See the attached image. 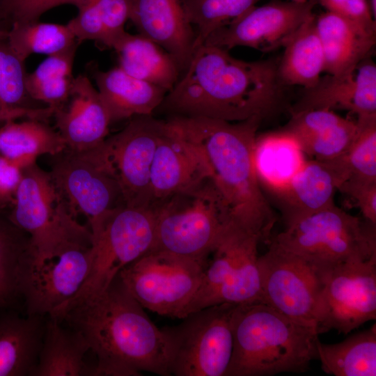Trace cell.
Wrapping results in <instances>:
<instances>
[{
  "label": "cell",
  "instance_id": "obj_1",
  "mask_svg": "<svg viewBox=\"0 0 376 376\" xmlns=\"http://www.w3.org/2000/svg\"><path fill=\"white\" fill-rule=\"evenodd\" d=\"M284 86L273 60L246 61L201 45L158 110L171 116H203L230 122L263 119L280 104Z\"/></svg>",
  "mask_w": 376,
  "mask_h": 376
},
{
  "label": "cell",
  "instance_id": "obj_2",
  "mask_svg": "<svg viewBox=\"0 0 376 376\" xmlns=\"http://www.w3.org/2000/svg\"><path fill=\"white\" fill-rule=\"evenodd\" d=\"M58 320L79 331L96 357L92 376L171 375L164 329L148 318L118 274L98 295L65 311Z\"/></svg>",
  "mask_w": 376,
  "mask_h": 376
},
{
  "label": "cell",
  "instance_id": "obj_3",
  "mask_svg": "<svg viewBox=\"0 0 376 376\" xmlns=\"http://www.w3.org/2000/svg\"><path fill=\"white\" fill-rule=\"evenodd\" d=\"M263 118L230 122L203 116H170L166 121L200 152L209 180L221 196L230 222L268 241L276 216L263 194L253 164V148Z\"/></svg>",
  "mask_w": 376,
  "mask_h": 376
},
{
  "label": "cell",
  "instance_id": "obj_4",
  "mask_svg": "<svg viewBox=\"0 0 376 376\" xmlns=\"http://www.w3.org/2000/svg\"><path fill=\"white\" fill-rule=\"evenodd\" d=\"M315 328L296 322L272 307L238 305L234 344L226 376H269L306 372L317 357Z\"/></svg>",
  "mask_w": 376,
  "mask_h": 376
},
{
  "label": "cell",
  "instance_id": "obj_5",
  "mask_svg": "<svg viewBox=\"0 0 376 376\" xmlns=\"http://www.w3.org/2000/svg\"><path fill=\"white\" fill-rule=\"evenodd\" d=\"M155 206L122 205L89 226L93 256L89 274L78 293L51 316L104 291L126 266L151 250L155 240Z\"/></svg>",
  "mask_w": 376,
  "mask_h": 376
},
{
  "label": "cell",
  "instance_id": "obj_6",
  "mask_svg": "<svg viewBox=\"0 0 376 376\" xmlns=\"http://www.w3.org/2000/svg\"><path fill=\"white\" fill-rule=\"evenodd\" d=\"M154 206L157 221L152 249L194 259L206 260L231 224L227 206L210 180Z\"/></svg>",
  "mask_w": 376,
  "mask_h": 376
},
{
  "label": "cell",
  "instance_id": "obj_7",
  "mask_svg": "<svg viewBox=\"0 0 376 376\" xmlns=\"http://www.w3.org/2000/svg\"><path fill=\"white\" fill-rule=\"evenodd\" d=\"M273 240L317 267L376 255V226L335 204L295 220Z\"/></svg>",
  "mask_w": 376,
  "mask_h": 376
},
{
  "label": "cell",
  "instance_id": "obj_8",
  "mask_svg": "<svg viewBox=\"0 0 376 376\" xmlns=\"http://www.w3.org/2000/svg\"><path fill=\"white\" fill-rule=\"evenodd\" d=\"M238 305L221 304L188 314L180 324L163 328L175 376H226L234 344Z\"/></svg>",
  "mask_w": 376,
  "mask_h": 376
},
{
  "label": "cell",
  "instance_id": "obj_9",
  "mask_svg": "<svg viewBox=\"0 0 376 376\" xmlns=\"http://www.w3.org/2000/svg\"><path fill=\"white\" fill-rule=\"evenodd\" d=\"M206 265V260L151 249L124 267L118 276L144 309L183 319Z\"/></svg>",
  "mask_w": 376,
  "mask_h": 376
},
{
  "label": "cell",
  "instance_id": "obj_10",
  "mask_svg": "<svg viewBox=\"0 0 376 376\" xmlns=\"http://www.w3.org/2000/svg\"><path fill=\"white\" fill-rule=\"evenodd\" d=\"M259 237L230 224L211 253L186 316L221 304L263 303L258 267Z\"/></svg>",
  "mask_w": 376,
  "mask_h": 376
},
{
  "label": "cell",
  "instance_id": "obj_11",
  "mask_svg": "<svg viewBox=\"0 0 376 376\" xmlns=\"http://www.w3.org/2000/svg\"><path fill=\"white\" fill-rule=\"evenodd\" d=\"M93 256L90 229L64 241L49 255L32 253L20 285L25 313L47 317L72 299L89 274Z\"/></svg>",
  "mask_w": 376,
  "mask_h": 376
},
{
  "label": "cell",
  "instance_id": "obj_12",
  "mask_svg": "<svg viewBox=\"0 0 376 376\" xmlns=\"http://www.w3.org/2000/svg\"><path fill=\"white\" fill-rule=\"evenodd\" d=\"M6 214L29 235L33 254L39 257L88 228L70 213L49 171L36 162L22 169L14 203Z\"/></svg>",
  "mask_w": 376,
  "mask_h": 376
},
{
  "label": "cell",
  "instance_id": "obj_13",
  "mask_svg": "<svg viewBox=\"0 0 376 376\" xmlns=\"http://www.w3.org/2000/svg\"><path fill=\"white\" fill-rule=\"evenodd\" d=\"M103 143L81 150L66 148L52 156L49 171L70 213L84 215L89 226L125 205Z\"/></svg>",
  "mask_w": 376,
  "mask_h": 376
},
{
  "label": "cell",
  "instance_id": "obj_14",
  "mask_svg": "<svg viewBox=\"0 0 376 376\" xmlns=\"http://www.w3.org/2000/svg\"><path fill=\"white\" fill-rule=\"evenodd\" d=\"M322 286L316 313L318 334H347L376 319V255L318 267Z\"/></svg>",
  "mask_w": 376,
  "mask_h": 376
},
{
  "label": "cell",
  "instance_id": "obj_15",
  "mask_svg": "<svg viewBox=\"0 0 376 376\" xmlns=\"http://www.w3.org/2000/svg\"><path fill=\"white\" fill-rule=\"evenodd\" d=\"M258 267L263 304L316 329L320 269L274 240L259 256Z\"/></svg>",
  "mask_w": 376,
  "mask_h": 376
},
{
  "label": "cell",
  "instance_id": "obj_16",
  "mask_svg": "<svg viewBox=\"0 0 376 376\" xmlns=\"http://www.w3.org/2000/svg\"><path fill=\"white\" fill-rule=\"evenodd\" d=\"M165 125L166 120L152 115L135 116L122 130L103 143L125 205L152 206L150 171Z\"/></svg>",
  "mask_w": 376,
  "mask_h": 376
},
{
  "label": "cell",
  "instance_id": "obj_17",
  "mask_svg": "<svg viewBox=\"0 0 376 376\" xmlns=\"http://www.w3.org/2000/svg\"><path fill=\"white\" fill-rule=\"evenodd\" d=\"M314 2L290 0L255 6L212 33L203 45L227 51L240 46L263 52L284 47L298 28L313 14Z\"/></svg>",
  "mask_w": 376,
  "mask_h": 376
},
{
  "label": "cell",
  "instance_id": "obj_18",
  "mask_svg": "<svg viewBox=\"0 0 376 376\" xmlns=\"http://www.w3.org/2000/svg\"><path fill=\"white\" fill-rule=\"evenodd\" d=\"M209 178L208 168L200 152L166 120L150 171L152 205L191 190Z\"/></svg>",
  "mask_w": 376,
  "mask_h": 376
},
{
  "label": "cell",
  "instance_id": "obj_19",
  "mask_svg": "<svg viewBox=\"0 0 376 376\" xmlns=\"http://www.w3.org/2000/svg\"><path fill=\"white\" fill-rule=\"evenodd\" d=\"M342 109L357 118L376 116V65L370 57L345 76L320 77L293 106L291 113L311 109Z\"/></svg>",
  "mask_w": 376,
  "mask_h": 376
},
{
  "label": "cell",
  "instance_id": "obj_20",
  "mask_svg": "<svg viewBox=\"0 0 376 376\" xmlns=\"http://www.w3.org/2000/svg\"><path fill=\"white\" fill-rule=\"evenodd\" d=\"M52 117L67 148L74 150L102 143L111 124L97 89L84 75L75 77L67 100L53 110Z\"/></svg>",
  "mask_w": 376,
  "mask_h": 376
},
{
  "label": "cell",
  "instance_id": "obj_21",
  "mask_svg": "<svg viewBox=\"0 0 376 376\" xmlns=\"http://www.w3.org/2000/svg\"><path fill=\"white\" fill-rule=\"evenodd\" d=\"M129 19L139 33L174 58L181 74L194 52L195 33L181 0H131Z\"/></svg>",
  "mask_w": 376,
  "mask_h": 376
},
{
  "label": "cell",
  "instance_id": "obj_22",
  "mask_svg": "<svg viewBox=\"0 0 376 376\" xmlns=\"http://www.w3.org/2000/svg\"><path fill=\"white\" fill-rule=\"evenodd\" d=\"M299 143L306 157L330 161L341 157L357 130L356 120L328 109H311L292 113L283 129Z\"/></svg>",
  "mask_w": 376,
  "mask_h": 376
},
{
  "label": "cell",
  "instance_id": "obj_23",
  "mask_svg": "<svg viewBox=\"0 0 376 376\" xmlns=\"http://www.w3.org/2000/svg\"><path fill=\"white\" fill-rule=\"evenodd\" d=\"M341 179L331 161L306 159L292 180L273 193L281 204L285 226L334 205Z\"/></svg>",
  "mask_w": 376,
  "mask_h": 376
},
{
  "label": "cell",
  "instance_id": "obj_24",
  "mask_svg": "<svg viewBox=\"0 0 376 376\" xmlns=\"http://www.w3.org/2000/svg\"><path fill=\"white\" fill-rule=\"evenodd\" d=\"M315 27L328 75L351 74L375 45L376 31L329 11L315 15Z\"/></svg>",
  "mask_w": 376,
  "mask_h": 376
},
{
  "label": "cell",
  "instance_id": "obj_25",
  "mask_svg": "<svg viewBox=\"0 0 376 376\" xmlns=\"http://www.w3.org/2000/svg\"><path fill=\"white\" fill-rule=\"evenodd\" d=\"M46 318L21 316L15 309H0V376H33Z\"/></svg>",
  "mask_w": 376,
  "mask_h": 376
},
{
  "label": "cell",
  "instance_id": "obj_26",
  "mask_svg": "<svg viewBox=\"0 0 376 376\" xmlns=\"http://www.w3.org/2000/svg\"><path fill=\"white\" fill-rule=\"evenodd\" d=\"M91 73L111 123L135 116L152 115L168 93L130 76L118 66L107 71L91 68Z\"/></svg>",
  "mask_w": 376,
  "mask_h": 376
},
{
  "label": "cell",
  "instance_id": "obj_27",
  "mask_svg": "<svg viewBox=\"0 0 376 376\" xmlns=\"http://www.w3.org/2000/svg\"><path fill=\"white\" fill-rule=\"evenodd\" d=\"M88 343L77 330L47 316L42 347L33 376H91L93 364L86 363Z\"/></svg>",
  "mask_w": 376,
  "mask_h": 376
},
{
  "label": "cell",
  "instance_id": "obj_28",
  "mask_svg": "<svg viewBox=\"0 0 376 376\" xmlns=\"http://www.w3.org/2000/svg\"><path fill=\"white\" fill-rule=\"evenodd\" d=\"M112 49L117 54L118 67L125 72L168 92L181 75L171 55L139 33L134 35L125 31Z\"/></svg>",
  "mask_w": 376,
  "mask_h": 376
},
{
  "label": "cell",
  "instance_id": "obj_29",
  "mask_svg": "<svg viewBox=\"0 0 376 376\" xmlns=\"http://www.w3.org/2000/svg\"><path fill=\"white\" fill-rule=\"evenodd\" d=\"M306 159L297 141L284 130L256 136V173L260 186L272 194L287 185Z\"/></svg>",
  "mask_w": 376,
  "mask_h": 376
},
{
  "label": "cell",
  "instance_id": "obj_30",
  "mask_svg": "<svg viewBox=\"0 0 376 376\" xmlns=\"http://www.w3.org/2000/svg\"><path fill=\"white\" fill-rule=\"evenodd\" d=\"M277 64L283 86L297 85L304 89L313 86L324 72V57L315 27V15H311L284 45Z\"/></svg>",
  "mask_w": 376,
  "mask_h": 376
},
{
  "label": "cell",
  "instance_id": "obj_31",
  "mask_svg": "<svg viewBox=\"0 0 376 376\" xmlns=\"http://www.w3.org/2000/svg\"><path fill=\"white\" fill-rule=\"evenodd\" d=\"M66 148L61 134L45 120H8L0 128V155L21 169L41 155L53 156Z\"/></svg>",
  "mask_w": 376,
  "mask_h": 376
},
{
  "label": "cell",
  "instance_id": "obj_32",
  "mask_svg": "<svg viewBox=\"0 0 376 376\" xmlns=\"http://www.w3.org/2000/svg\"><path fill=\"white\" fill-rule=\"evenodd\" d=\"M24 62L10 49L6 32L0 31V121L19 118L47 120L52 117L50 107L32 104L36 101L26 90Z\"/></svg>",
  "mask_w": 376,
  "mask_h": 376
},
{
  "label": "cell",
  "instance_id": "obj_33",
  "mask_svg": "<svg viewBox=\"0 0 376 376\" xmlns=\"http://www.w3.org/2000/svg\"><path fill=\"white\" fill-rule=\"evenodd\" d=\"M322 370L335 376L376 375V324L335 344L316 341Z\"/></svg>",
  "mask_w": 376,
  "mask_h": 376
},
{
  "label": "cell",
  "instance_id": "obj_34",
  "mask_svg": "<svg viewBox=\"0 0 376 376\" xmlns=\"http://www.w3.org/2000/svg\"><path fill=\"white\" fill-rule=\"evenodd\" d=\"M32 252L29 235L0 210V309L22 305L21 279Z\"/></svg>",
  "mask_w": 376,
  "mask_h": 376
},
{
  "label": "cell",
  "instance_id": "obj_35",
  "mask_svg": "<svg viewBox=\"0 0 376 376\" xmlns=\"http://www.w3.org/2000/svg\"><path fill=\"white\" fill-rule=\"evenodd\" d=\"M130 7L131 0H94L79 10L77 15L67 24L79 44L94 40L112 49L125 32Z\"/></svg>",
  "mask_w": 376,
  "mask_h": 376
},
{
  "label": "cell",
  "instance_id": "obj_36",
  "mask_svg": "<svg viewBox=\"0 0 376 376\" xmlns=\"http://www.w3.org/2000/svg\"><path fill=\"white\" fill-rule=\"evenodd\" d=\"M77 47L48 56L34 71L26 74V87L32 99L53 110L65 102L75 79L72 66Z\"/></svg>",
  "mask_w": 376,
  "mask_h": 376
},
{
  "label": "cell",
  "instance_id": "obj_37",
  "mask_svg": "<svg viewBox=\"0 0 376 376\" xmlns=\"http://www.w3.org/2000/svg\"><path fill=\"white\" fill-rule=\"evenodd\" d=\"M6 37L10 49L24 61L33 54L51 56L79 45L68 24L39 21L14 23Z\"/></svg>",
  "mask_w": 376,
  "mask_h": 376
},
{
  "label": "cell",
  "instance_id": "obj_38",
  "mask_svg": "<svg viewBox=\"0 0 376 376\" xmlns=\"http://www.w3.org/2000/svg\"><path fill=\"white\" fill-rule=\"evenodd\" d=\"M356 122L357 130L351 145L344 155L333 160L343 183L376 182V116L357 118Z\"/></svg>",
  "mask_w": 376,
  "mask_h": 376
},
{
  "label": "cell",
  "instance_id": "obj_39",
  "mask_svg": "<svg viewBox=\"0 0 376 376\" xmlns=\"http://www.w3.org/2000/svg\"><path fill=\"white\" fill-rule=\"evenodd\" d=\"M260 0H181L195 33L194 51L214 31L240 17Z\"/></svg>",
  "mask_w": 376,
  "mask_h": 376
},
{
  "label": "cell",
  "instance_id": "obj_40",
  "mask_svg": "<svg viewBox=\"0 0 376 376\" xmlns=\"http://www.w3.org/2000/svg\"><path fill=\"white\" fill-rule=\"evenodd\" d=\"M94 0H0V31H7L14 23L39 21L46 11L69 4L78 10Z\"/></svg>",
  "mask_w": 376,
  "mask_h": 376
},
{
  "label": "cell",
  "instance_id": "obj_41",
  "mask_svg": "<svg viewBox=\"0 0 376 376\" xmlns=\"http://www.w3.org/2000/svg\"><path fill=\"white\" fill-rule=\"evenodd\" d=\"M327 10L354 21L369 29L376 31L373 17L368 0H318Z\"/></svg>",
  "mask_w": 376,
  "mask_h": 376
},
{
  "label": "cell",
  "instance_id": "obj_42",
  "mask_svg": "<svg viewBox=\"0 0 376 376\" xmlns=\"http://www.w3.org/2000/svg\"><path fill=\"white\" fill-rule=\"evenodd\" d=\"M338 191L354 200L366 221L376 226V182L345 181Z\"/></svg>",
  "mask_w": 376,
  "mask_h": 376
},
{
  "label": "cell",
  "instance_id": "obj_43",
  "mask_svg": "<svg viewBox=\"0 0 376 376\" xmlns=\"http://www.w3.org/2000/svg\"><path fill=\"white\" fill-rule=\"evenodd\" d=\"M22 177V169L0 155V210L8 212L13 206Z\"/></svg>",
  "mask_w": 376,
  "mask_h": 376
},
{
  "label": "cell",
  "instance_id": "obj_44",
  "mask_svg": "<svg viewBox=\"0 0 376 376\" xmlns=\"http://www.w3.org/2000/svg\"><path fill=\"white\" fill-rule=\"evenodd\" d=\"M372 14L375 18L376 17V0H368Z\"/></svg>",
  "mask_w": 376,
  "mask_h": 376
},
{
  "label": "cell",
  "instance_id": "obj_45",
  "mask_svg": "<svg viewBox=\"0 0 376 376\" xmlns=\"http://www.w3.org/2000/svg\"><path fill=\"white\" fill-rule=\"evenodd\" d=\"M290 1H295V2H299V3H304V2L309 1L311 0H290Z\"/></svg>",
  "mask_w": 376,
  "mask_h": 376
}]
</instances>
